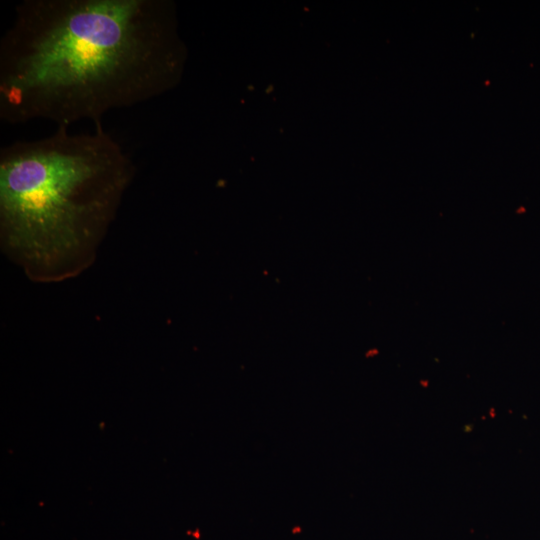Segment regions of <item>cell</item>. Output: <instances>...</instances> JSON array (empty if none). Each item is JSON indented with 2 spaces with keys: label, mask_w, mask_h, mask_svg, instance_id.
I'll return each mask as SVG.
<instances>
[{
  "label": "cell",
  "mask_w": 540,
  "mask_h": 540,
  "mask_svg": "<svg viewBox=\"0 0 540 540\" xmlns=\"http://www.w3.org/2000/svg\"><path fill=\"white\" fill-rule=\"evenodd\" d=\"M135 175L102 127L66 126L0 151V236L4 251L38 282L74 277L94 260Z\"/></svg>",
  "instance_id": "7a4b0ae2"
},
{
  "label": "cell",
  "mask_w": 540,
  "mask_h": 540,
  "mask_svg": "<svg viewBox=\"0 0 540 540\" xmlns=\"http://www.w3.org/2000/svg\"><path fill=\"white\" fill-rule=\"evenodd\" d=\"M180 61L164 0H26L0 42V118L99 124L165 92Z\"/></svg>",
  "instance_id": "6da1fadb"
}]
</instances>
